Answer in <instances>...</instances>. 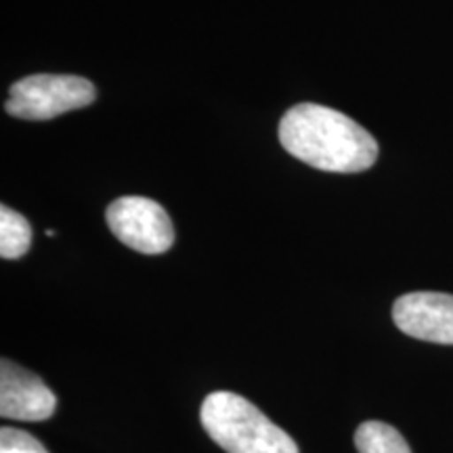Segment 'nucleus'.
<instances>
[{"label":"nucleus","mask_w":453,"mask_h":453,"mask_svg":"<svg viewBox=\"0 0 453 453\" xmlns=\"http://www.w3.org/2000/svg\"><path fill=\"white\" fill-rule=\"evenodd\" d=\"M280 141L288 154L327 173H364L380 151L361 124L319 104H300L283 113Z\"/></svg>","instance_id":"obj_1"},{"label":"nucleus","mask_w":453,"mask_h":453,"mask_svg":"<svg viewBox=\"0 0 453 453\" xmlns=\"http://www.w3.org/2000/svg\"><path fill=\"white\" fill-rule=\"evenodd\" d=\"M200 420L214 443L226 453H298V445L286 430L235 393L219 390L208 395Z\"/></svg>","instance_id":"obj_2"},{"label":"nucleus","mask_w":453,"mask_h":453,"mask_svg":"<svg viewBox=\"0 0 453 453\" xmlns=\"http://www.w3.org/2000/svg\"><path fill=\"white\" fill-rule=\"evenodd\" d=\"M97 97L93 82L65 73H36L17 81L4 104L9 116L19 120H50L65 111L87 107Z\"/></svg>","instance_id":"obj_3"},{"label":"nucleus","mask_w":453,"mask_h":453,"mask_svg":"<svg viewBox=\"0 0 453 453\" xmlns=\"http://www.w3.org/2000/svg\"><path fill=\"white\" fill-rule=\"evenodd\" d=\"M105 219L111 234L141 254H162L174 243L168 212L150 197H118L107 206Z\"/></svg>","instance_id":"obj_4"},{"label":"nucleus","mask_w":453,"mask_h":453,"mask_svg":"<svg viewBox=\"0 0 453 453\" xmlns=\"http://www.w3.org/2000/svg\"><path fill=\"white\" fill-rule=\"evenodd\" d=\"M395 326L407 336L434 344H453V296L411 292L393 304Z\"/></svg>","instance_id":"obj_5"},{"label":"nucleus","mask_w":453,"mask_h":453,"mask_svg":"<svg viewBox=\"0 0 453 453\" xmlns=\"http://www.w3.org/2000/svg\"><path fill=\"white\" fill-rule=\"evenodd\" d=\"M57 410V396L36 373L13 361L0 364V416L7 420L41 422Z\"/></svg>","instance_id":"obj_6"},{"label":"nucleus","mask_w":453,"mask_h":453,"mask_svg":"<svg viewBox=\"0 0 453 453\" xmlns=\"http://www.w3.org/2000/svg\"><path fill=\"white\" fill-rule=\"evenodd\" d=\"M355 445L359 453H411L399 430L378 420L364 422L357 428Z\"/></svg>","instance_id":"obj_7"},{"label":"nucleus","mask_w":453,"mask_h":453,"mask_svg":"<svg viewBox=\"0 0 453 453\" xmlns=\"http://www.w3.org/2000/svg\"><path fill=\"white\" fill-rule=\"evenodd\" d=\"M32 226L26 217L13 208L0 206V257L7 260L21 258L30 250Z\"/></svg>","instance_id":"obj_8"},{"label":"nucleus","mask_w":453,"mask_h":453,"mask_svg":"<svg viewBox=\"0 0 453 453\" xmlns=\"http://www.w3.org/2000/svg\"><path fill=\"white\" fill-rule=\"evenodd\" d=\"M0 453H49L38 439L19 428L0 430Z\"/></svg>","instance_id":"obj_9"}]
</instances>
